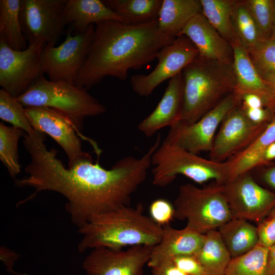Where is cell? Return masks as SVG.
<instances>
[{
  "label": "cell",
  "instance_id": "6da1fadb",
  "mask_svg": "<svg viewBox=\"0 0 275 275\" xmlns=\"http://www.w3.org/2000/svg\"><path fill=\"white\" fill-rule=\"evenodd\" d=\"M23 137L31 162L24 169L28 176L15 183L35 191L20 204L42 191L58 193L66 199L65 209L78 229L99 214L130 205L132 194L146 178L154 152L149 149L139 158L124 157L110 169L103 168L98 161L94 163L88 153L66 168L57 158V151L47 149L44 133H25Z\"/></svg>",
  "mask_w": 275,
  "mask_h": 275
},
{
  "label": "cell",
  "instance_id": "7a4b0ae2",
  "mask_svg": "<svg viewBox=\"0 0 275 275\" xmlns=\"http://www.w3.org/2000/svg\"><path fill=\"white\" fill-rule=\"evenodd\" d=\"M95 25L87 58L75 83L87 90L106 76L126 80L129 70L152 62L159 50L174 41L159 31L157 20L138 24L106 20Z\"/></svg>",
  "mask_w": 275,
  "mask_h": 275
},
{
  "label": "cell",
  "instance_id": "3957f363",
  "mask_svg": "<svg viewBox=\"0 0 275 275\" xmlns=\"http://www.w3.org/2000/svg\"><path fill=\"white\" fill-rule=\"evenodd\" d=\"M78 231L82 237L77 248L83 253L97 248L154 246L161 240L163 228L144 214L143 205L139 203L135 207L123 206L99 214Z\"/></svg>",
  "mask_w": 275,
  "mask_h": 275
},
{
  "label": "cell",
  "instance_id": "277c9868",
  "mask_svg": "<svg viewBox=\"0 0 275 275\" xmlns=\"http://www.w3.org/2000/svg\"><path fill=\"white\" fill-rule=\"evenodd\" d=\"M183 81L182 119L192 124L235 92L233 65L198 57L181 72Z\"/></svg>",
  "mask_w": 275,
  "mask_h": 275
},
{
  "label": "cell",
  "instance_id": "5b68a950",
  "mask_svg": "<svg viewBox=\"0 0 275 275\" xmlns=\"http://www.w3.org/2000/svg\"><path fill=\"white\" fill-rule=\"evenodd\" d=\"M153 184L164 187L178 175L203 184L213 180L218 183L227 181L233 167L230 160L215 162L200 157L167 140L160 143L151 158Z\"/></svg>",
  "mask_w": 275,
  "mask_h": 275
},
{
  "label": "cell",
  "instance_id": "8992f818",
  "mask_svg": "<svg viewBox=\"0 0 275 275\" xmlns=\"http://www.w3.org/2000/svg\"><path fill=\"white\" fill-rule=\"evenodd\" d=\"M23 107H46L69 117L80 132L85 119L104 113L105 107L86 89L66 81L39 77L16 98Z\"/></svg>",
  "mask_w": 275,
  "mask_h": 275
},
{
  "label": "cell",
  "instance_id": "52a82bcc",
  "mask_svg": "<svg viewBox=\"0 0 275 275\" xmlns=\"http://www.w3.org/2000/svg\"><path fill=\"white\" fill-rule=\"evenodd\" d=\"M174 206L175 218L186 220V227L203 234L233 217L222 184L215 181L203 187L181 185Z\"/></svg>",
  "mask_w": 275,
  "mask_h": 275
},
{
  "label": "cell",
  "instance_id": "ba28073f",
  "mask_svg": "<svg viewBox=\"0 0 275 275\" xmlns=\"http://www.w3.org/2000/svg\"><path fill=\"white\" fill-rule=\"evenodd\" d=\"M94 24L82 33L72 35L69 30L65 40L58 46H45L41 61L44 73L51 81L75 83L84 65L94 37Z\"/></svg>",
  "mask_w": 275,
  "mask_h": 275
},
{
  "label": "cell",
  "instance_id": "9c48e42d",
  "mask_svg": "<svg viewBox=\"0 0 275 275\" xmlns=\"http://www.w3.org/2000/svg\"><path fill=\"white\" fill-rule=\"evenodd\" d=\"M67 0H20L19 17L28 45L55 46L66 25L63 11Z\"/></svg>",
  "mask_w": 275,
  "mask_h": 275
},
{
  "label": "cell",
  "instance_id": "30bf717a",
  "mask_svg": "<svg viewBox=\"0 0 275 275\" xmlns=\"http://www.w3.org/2000/svg\"><path fill=\"white\" fill-rule=\"evenodd\" d=\"M46 44L28 45L16 50L0 42V86L15 98L44 74L41 57Z\"/></svg>",
  "mask_w": 275,
  "mask_h": 275
},
{
  "label": "cell",
  "instance_id": "8fae6325",
  "mask_svg": "<svg viewBox=\"0 0 275 275\" xmlns=\"http://www.w3.org/2000/svg\"><path fill=\"white\" fill-rule=\"evenodd\" d=\"M240 104V97L234 92L195 123L186 124L180 122L170 127L165 139L196 154L209 152L217 128L226 115Z\"/></svg>",
  "mask_w": 275,
  "mask_h": 275
},
{
  "label": "cell",
  "instance_id": "7c38bea8",
  "mask_svg": "<svg viewBox=\"0 0 275 275\" xmlns=\"http://www.w3.org/2000/svg\"><path fill=\"white\" fill-rule=\"evenodd\" d=\"M198 56V49L187 37L178 36L159 50L156 55L158 64L150 73L131 77L132 90L141 97L150 96L160 84L181 73Z\"/></svg>",
  "mask_w": 275,
  "mask_h": 275
},
{
  "label": "cell",
  "instance_id": "4fadbf2b",
  "mask_svg": "<svg viewBox=\"0 0 275 275\" xmlns=\"http://www.w3.org/2000/svg\"><path fill=\"white\" fill-rule=\"evenodd\" d=\"M222 185L234 217L258 224L275 207V193L259 185L250 172L229 179Z\"/></svg>",
  "mask_w": 275,
  "mask_h": 275
},
{
  "label": "cell",
  "instance_id": "5bb4252c",
  "mask_svg": "<svg viewBox=\"0 0 275 275\" xmlns=\"http://www.w3.org/2000/svg\"><path fill=\"white\" fill-rule=\"evenodd\" d=\"M268 123H255L246 116L241 104L236 107L222 122L209 152V159L215 162L228 160L250 145Z\"/></svg>",
  "mask_w": 275,
  "mask_h": 275
},
{
  "label": "cell",
  "instance_id": "9a60e30c",
  "mask_svg": "<svg viewBox=\"0 0 275 275\" xmlns=\"http://www.w3.org/2000/svg\"><path fill=\"white\" fill-rule=\"evenodd\" d=\"M25 111L35 130L48 134L62 148L68 158V167L88 154L82 151L80 138L89 139L67 115L46 107H27Z\"/></svg>",
  "mask_w": 275,
  "mask_h": 275
},
{
  "label": "cell",
  "instance_id": "2e32d148",
  "mask_svg": "<svg viewBox=\"0 0 275 275\" xmlns=\"http://www.w3.org/2000/svg\"><path fill=\"white\" fill-rule=\"evenodd\" d=\"M153 247L136 245L126 250L95 248L85 259L82 267L87 275H142Z\"/></svg>",
  "mask_w": 275,
  "mask_h": 275
},
{
  "label": "cell",
  "instance_id": "e0dca14e",
  "mask_svg": "<svg viewBox=\"0 0 275 275\" xmlns=\"http://www.w3.org/2000/svg\"><path fill=\"white\" fill-rule=\"evenodd\" d=\"M180 35L187 37L193 43L199 58L233 65L232 45L212 26L202 12L191 18Z\"/></svg>",
  "mask_w": 275,
  "mask_h": 275
},
{
  "label": "cell",
  "instance_id": "ac0fdd59",
  "mask_svg": "<svg viewBox=\"0 0 275 275\" xmlns=\"http://www.w3.org/2000/svg\"><path fill=\"white\" fill-rule=\"evenodd\" d=\"M183 81L181 72L171 78L156 107L138 125L139 130L151 137L160 129L172 127L181 121L183 106Z\"/></svg>",
  "mask_w": 275,
  "mask_h": 275
},
{
  "label": "cell",
  "instance_id": "d6986e66",
  "mask_svg": "<svg viewBox=\"0 0 275 275\" xmlns=\"http://www.w3.org/2000/svg\"><path fill=\"white\" fill-rule=\"evenodd\" d=\"M162 228L161 240L153 247L147 263L150 267L163 261L172 260L178 256L195 255L204 237V234L199 233L186 226L178 230L169 224Z\"/></svg>",
  "mask_w": 275,
  "mask_h": 275
},
{
  "label": "cell",
  "instance_id": "ffe728a7",
  "mask_svg": "<svg viewBox=\"0 0 275 275\" xmlns=\"http://www.w3.org/2000/svg\"><path fill=\"white\" fill-rule=\"evenodd\" d=\"M233 68L236 80L235 92L238 94L251 93L260 96L266 106L275 112V100L265 80L253 63L248 50L241 44L233 45Z\"/></svg>",
  "mask_w": 275,
  "mask_h": 275
},
{
  "label": "cell",
  "instance_id": "44dd1931",
  "mask_svg": "<svg viewBox=\"0 0 275 275\" xmlns=\"http://www.w3.org/2000/svg\"><path fill=\"white\" fill-rule=\"evenodd\" d=\"M65 24L72 23L76 33L86 31L92 24L106 20L129 23L100 0H67L63 11Z\"/></svg>",
  "mask_w": 275,
  "mask_h": 275
},
{
  "label": "cell",
  "instance_id": "7402d4cb",
  "mask_svg": "<svg viewBox=\"0 0 275 275\" xmlns=\"http://www.w3.org/2000/svg\"><path fill=\"white\" fill-rule=\"evenodd\" d=\"M202 12L200 0H162L157 19L158 29L174 40L191 18Z\"/></svg>",
  "mask_w": 275,
  "mask_h": 275
},
{
  "label": "cell",
  "instance_id": "603a6c76",
  "mask_svg": "<svg viewBox=\"0 0 275 275\" xmlns=\"http://www.w3.org/2000/svg\"><path fill=\"white\" fill-rule=\"evenodd\" d=\"M217 230L232 258L248 253L258 243L257 227L245 219L233 217Z\"/></svg>",
  "mask_w": 275,
  "mask_h": 275
},
{
  "label": "cell",
  "instance_id": "cb8c5ba5",
  "mask_svg": "<svg viewBox=\"0 0 275 275\" xmlns=\"http://www.w3.org/2000/svg\"><path fill=\"white\" fill-rule=\"evenodd\" d=\"M274 142L275 117L268 123L265 130L250 145L228 159L233 164L228 180L250 172L257 166L266 164L264 160L265 151Z\"/></svg>",
  "mask_w": 275,
  "mask_h": 275
},
{
  "label": "cell",
  "instance_id": "d4e9b609",
  "mask_svg": "<svg viewBox=\"0 0 275 275\" xmlns=\"http://www.w3.org/2000/svg\"><path fill=\"white\" fill-rule=\"evenodd\" d=\"M194 255L208 275H224L232 259L217 229L204 234L202 244Z\"/></svg>",
  "mask_w": 275,
  "mask_h": 275
},
{
  "label": "cell",
  "instance_id": "484cf974",
  "mask_svg": "<svg viewBox=\"0 0 275 275\" xmlns=\"http://www.w3.org/2000/svg\"><path fill=\"white\" fill-rule=\"evenodd\" d=\"M20 0L0 1V42L16 50L28 47L19 17Z\"/></svg>",
  "mask_w": 275,
  "mask_h": 275
},
{
  "label": "cell",
  "instance_id": "4316f807",
  "mask_svg": "<svg viewBox=\"0 0 275 275\" xmlns=\"http://www.w3.org/2000/svg\"><path fill=\"white\" fill-rule=\"evenodd\" d=\"M200 1L202 13L218 33L232 46L240 44L231 19V12L235 0Z\"/></svg>",
  "mask_w": 275,
  "mask_h": 275
},
{
  "label": "cell",
  "instance_id": "83f0119b",
  "mask_svg": "<svg viewBox=\"0 0 275 275\" xmlns=\"http://www.w3.org/2000/svg\"><path fill=\"white\" fill-rule=\"evenodd\" d=\"M103 3L130 24L157 20L162 0H105Z\"/></svg>",
  "mask_w": 275,
  "mask_h": 275
},
{
  "label": "cell",
  "instance_id": "f1b7e54d",
  "mask_svg": "<svg viewBox=\"0 0 275 275\" xmlns=\"http://www.w3.org/2000/svg\"><path fill=\"white\" fill-rule=\"evenodd\" d=\"M231 19L240 44L246 49L264 40L245 2L235 0Z\"/></svg>",
  "mask_w": 275,
  "mask_h": 275
},
{
  "label": "cell",
  "instance_id": "f546056e",
  "mask_svg": "<svg viewBox=\"0 0 275 275\" xmlns=\"http://www.w3.org/2000/svg\"><path fill=\"white\" fill-rule=\"evenodd\" d=\"M268 248L258 243L252 250L232 258L224 275H267Z\"/></svg>",
  "mask_w": 275,
  "mask_h": 275
},
{
  "label": "cell",
  "instance_id": "4dcf8cb0",
  "mask_svg": "<svg viewBox=\"0 0 275 275\" xmlns=\"http://www.w3.org/2000/svg\"><path fill=\"white\" fill-rule=\"evenodd\" d=\"M25 133L23 130L0 123V159L12 178L20 172L18 143Z\"/></svg>",
  "mask_w": 275,
  "mask_h": 275
},
{
  "label": "cell",
  "instance_id": "1f68e13d",
  "mask_svg": "<svg viewBox=\"0 0 275 275\" xmlns=\"http://www.w3.org/2000/svg\"><path fill=\"white\" fill-rule=\"evenodd\" d=\"M0 118L12 126L23 130L29 135L36 133L22 105L16 98L3 89L0 90Z\"/></svg>",
  "mask_w": 275,
  "mask_h": 275
},
{
  "label": "cell",
  "instance_id": "d6a6232c",
  "mask_svg": "<svg viewBox=\"0 0 275 275\" xmlns=\"http://www.w3.org/2000/svg\"><path fill=\"white\" fill-rule=\"evenodd\" d=\"M246 50L264 79L270 76H275V39L264 40Z\"/></svg>",
  "mask_w": 275,
  "mask_h": 275
},
{
  "label": "cell",
  "instance_id": "836d02e7",
  "mask_svg": "<svg viewBox=\"0 0 275 275\" xmlns=\"http://www.w3.org/2000/svg\"><path fill=\"white\" fill-rule=\"evenodd\" d=\"M264 40L271 38L275 19V0H245Z\"/></svg>",
  "mask_w": 275,
  "mask_h": 275
},
{
  "label": "cell",
  "instance_id": "e575fe53",
  "mask_svg": "<svg viewBox=\"0 0 275 275\" xmlns=\"http://www.w3.org/2000/svg\"><path fill=\"white\" fill-rule=\"evenodd\" d=\"M149 212L153 221L163 227L170 224L174 218L175 208L168 200L158 199L150 204Z\"/></svg>",
  "mask_w": 275,
  "mask_h": 275
},
{
  "label": "cell",
  "instance_id": "d590c367",
  "mask_svg": "<svg viewBox=\"0 0 275 275\" xmlns=\"http://www.w3.org/2000/svg\"><path fill=\"white\" fill-rule=\"evenodd\" d=\"M257 224L258 243L269 248L275 243V207Z\"/></svg>",
  "mask_w": 275,
  "mask_h": 275
},
{
  "label": "cell",
  "instance_id": "8d00e7d4",
  "mask_svg": "<svg viewBox=\"0 0 275 275\" xmlns=\"http://www.w3.org/2000/svg\"><path fill=\"white\" fill-rule=\"evenodd\" d=\"M172 261L186 275H208L194 255H183L174 257Z\"/></svg>",
  "mask_w": 275,
  "mask_h": 275
},
{
  "label": "cell",
  "instance_id": "74e56055",
  "mask_svg": "<svg viewBox=\"0 0 275 275\" xmlns=\"http://www.w3.org/2000/svg\"><path fill=\"white\" fill-rule=\"evenodd\" d=\"M242 108L248 118L256 124L269 123L274 118L272 117L273 114L271 111L265 107L256 108L242 107Z\"/></svg>",
  "mask_w": 275,
  "mask_h": 275
},
{
  "label": "cell",
  "instance_id": "f35d334b",
  "mask_svg": "<svg viewBox=\"0 0 275 275\" xmlns=\"http://www.w3.org/2000/svg\"><path fill=\"white\" fill-rule=\"evenodd\" d=\"M151 268L152 275H186L175 265L172 260L158 263Z\"/></svg>",
  "mask_w": 275,
  "mask_h": 275
},
{
  "label": "cell",
  "instance_id": "ab89813d",
  "mask_svg": "<svg viewBox=\"0 0 275 275\" xmlns=\"http://www.w3.org/2000/svg\"><path fill=\"white\" fill-rule=\"evenodd\" d=\"M238 94L241 100V105L243 108L266 107L263 99L257 94L251 93H243Z\"/></svg>",
  "mask_w": 275,
  "mask_h": 275
},
{
  "label": "cell",
  "instance_id": "60d3db41",
  "mask_svg": "<svg viewBox=\"0 0 275 275\" xmlns=\"http://www.w3.org/2000/svg\"><path fill=\"white\" fill-rule=\"evenodd\" d=\"M262 177L267 184L275 189V166L266 169L263 172Z\"/></svg>",
  "mask_w": 275,
  "mask_h": 275
},
{
  "label": "cell",
  "instance_id": "b9f144b4",
  "mask_svg": "<svg viewBox=\"0 0 275 275\" xmlns=\"http://www.w3.org/2000/svg\"><path fill=\"white\" fill-rule=\"evenodd\" d=\"M267 275H275V243L268 248Z\"/></svg>",
  "mask_w": 275,
  "mask_h": 275
},
{
  "label": "cell",
  "instance_id": "7bdbcfd3",
  "mask_svg": "<svg viewBox=\"0 0 275 275\" xmlns=\"http://www.w3.org/2000/svg\"><path fill=\"white\" fill-rule=\"evenodd\" d=\"M274 158H275V142L267 148L264 155V160L266 163Z\"/></svg>",
  "mask_w": 275,
  "mask_h": 275
},
{
  "label": "cell",
  "instance_id": "ee69618b",
  "mask_svg": "<svg viewBox=\"0 0 275 275\" xmlns=\"http://www.w3.org/2000/svg\"><path fill=\"white\" fill-rule=\"evenodd\" d=\"M271 92V95L275 100V76H270L264 78Z\"/></svg>",
  "mask_w": 275,
  "mask_h": 275
},
{
  "label": "cell",
  "instance_id": "f6af8a7d",
  "mask_svg": "<svg viewBox=\"0 0 275 275\" xmlns=\"http://www.w3.org/2000/svg\"><path fill=\"white\" fill-rule=\"evenodd\" d=\"M270 38L275 39V19H274V23L273 32H272V36H271Z\"/></svg>",
  "mask_w": 275,
  "mask_h": 275
}]
</instances>
